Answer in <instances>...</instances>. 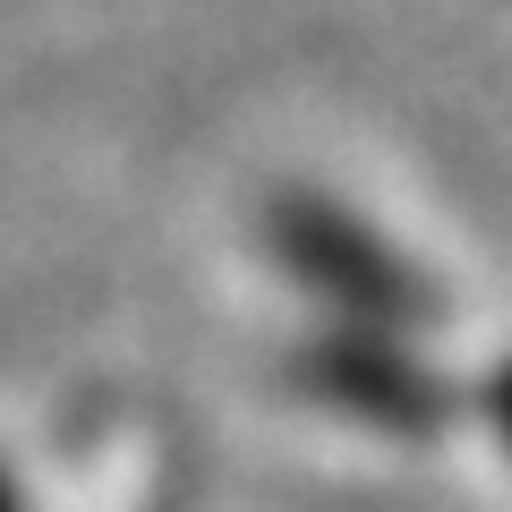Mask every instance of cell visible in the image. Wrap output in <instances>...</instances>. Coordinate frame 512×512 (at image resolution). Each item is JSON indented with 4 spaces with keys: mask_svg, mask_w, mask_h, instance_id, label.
I'll list each match as a JSON object with an SVG mask.
<instances>
[{
    "mask_svg": "<svg viewBox=\"0 0 512 512\" xmlns=\"http://www.w3.org/2000/svg\"><path fill=\"white\" fill-rule=\"evenodd\" d=\"M504 427H512V376H504Z\"/></svg>",
    "mask_w": 512,
    "mask_h": 512,
    "instance_id": "6da1fadb",
    "label": "cell"
}]
</instances>
